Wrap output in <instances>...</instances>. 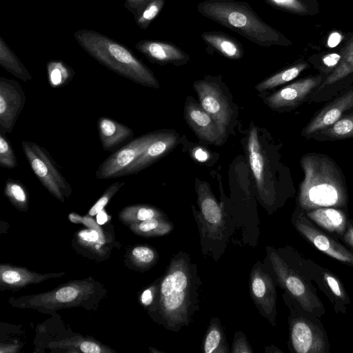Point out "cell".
Returning <instances> with one entry per match:
<instances>
[{"instance_id":"obj_1","label":"cell","mask_w":353,"mask_h":353,"mask_svg":"<svg viewBox=\"0 0 353 353\" xmlns=\"http://www.w3.org/2000/svg\"><path fill=\"white\" fill-rule=\"evenodd\" d=\"M201 285L190 255L182 250L173 255L159 285L157 310L164 327L177 332L189 325L199 309Z\"/></svg>"},{"instance_id":"obj_2","label":"cell","mask_w":353,"mask_h":353,"mask_svg":"<svg viewBox=\"0 0 353 353\" xmlns=\"http://www.w3.org/2000/svg\"><path fill=\"white\" fill-rule=\"evenodd\" d=\"M197 11L208 18L263 47L289 46L290 41L263 21L245 1L205 0Z\"/></svg>"},{"instance_id":"obj_3","label":"cell","mask_w":353,"mask_h":353,"mask_svg":"<svg viewBox=\"0 0 353 353\" xmlns=\"http://www.w3.org/2000/svg\"><path fill=\"white\" fill-rule=\"evenodd\" d=\"M301 165L305 177L300 185L299 205L305 211L319 208H342L347 195L341 175L334 162L318 154L304 155Z\"/></svg>"},{"instance_id":"obj_4","label":"cell","mask_w":353,"mask_h":353,"mask_svg":"<svg viewBox=\"0 0 353 353\" xmlns=\"http://www.w3.org/2000/svg\"><path fill=\"white\" fill-rule=\"evenodd\" d=\"M74 37L85 52L109 70L137 84L159 88L152 71L123 44L88 29L76 31Z\"/></svg>"},{"instance_id":"obj_5","label":"cell","mask_w":353,"mask_h":353,"mask_svg":"<svg viewBox=\"0 0 353 353\" xmlns=\"http://www.w3.org/2000/svg\"><path fill=\"white\" fill-rule=\"evenodd\" d=\"M198 205L200 214L194 212L203 247V252H212L216 259L224 252L229 237L235 227L228 223L222 208L211 192L206 182L196 185Z\"/></svg>"},{"instance_id":"obj_6","label":"cell","mask_w":353,"mask_h":353,"mask_svg":"<svg viewBox=\"0 0 353 353\" xmlns=\"http://www.w3.org/2000/svg\"><path fill=\"white\" fill-rule=\"evenodd\" d=\"M283 300L289 307V342L296 353H325L329 351L327 337L315 315L304 310L285 291Z\"/></svg>"},{"instance_id":"obj_7","label":"cell","mask_w":353,"mask_h":353,"mask_svg":"<svg viewBox=\"0 0 353 353\" xmlns=\"http://www.w3.org/2000/svg\"><path fill=\"white\" fill-rule=\"evenodd\" d=\"M267 257L278 284L306 312L316 316L324 314L322 302L305 277L296 270L281 249L267 246Z\"/></svg>"},{"instance_id":"obj_8","label":"cell","mask_w":353,"mask_h":353,"mask_svg":"<svg viewBox=\"0 0 353 353\" xmlns=\"http://www.w3.org/2000/svg\"><path fill=\"white\" fill-rule=\"evenodd\" d=\"M21 146L32 170L50 193L60 199L71 193L70 184L45 148L25 140L22 141Z\"/></svg>"},{"instance_id":"obj_9","label":"cell","mask_w":353,"mask_h":353,"mask_svg":"<svg viewBox=\"0 0 353 353\" xmlns=\"http://www.w3.org/2000/svg\"><path fill=\"white\" fill-rule=\"evenodd\" d=\"M267 268V264L260 261L253 265L249 279L250 294L260 314L275 326L278 282L275 274L272 276Z\"/></svg>"},{"instance_id":"obj_10","label":"cell","mask_w":353,"mask_h":353,"mask_svg":"<svg viewBox=\"0 0 353 353\" xmlns=\"http://www.w3.org/2000/svg\"><path fill=\"white\" fill-rule=\"evenodd\" d=\"M161 134V132H150L132 139L112 152L99 165L95 177L98 179H109L121 176L122 172Z\"/></svg>"},{"instance_id":"obj_11","label":"cell","mask_w":353,"mask_h":353,"mask_svg":"<svg viewBox=\"0 0 353 353\" xmlns=\"http://www.w3.org/2000/svg\"><path fill=\"white\" fill-rule=\"evenodd\" d=\"M292 223L298 232L318 250L337 261L353 266V253L315 227L303 212L294 214Z\"/></svg>"},{"instance_id":"obj_12","label":"cell","mask_w":353,"mask_h":353,"mask_svg":"<svg viewBox=\"0 0 353 353\" xmlns=\"http://www.w3.org/2000/svg\"><path fill=\"white\" fill-rule=\"evenodd\" d=\"M193 87L201 107L214 119L224 137L232 110L220 88L215 82L205 79L196 81Z\"/></svg>"},{"instance_id":"obj_13","label":"cell","mask_w":353,"mask_h":353,"mask_svg":"<svg viewBox=\"0 0 353 353\" xmlns=\"http://www.w3.org/2000/svg\"><path fill=\"white\" fill-rule=\"evenodd\" d=\"M26 95L19 83L4 77H0V132L10 133L21 113Z\"/></svg>"},{"instance_id":"obj_14","label":"cell","mask_w":353,"mask_h":353,"mask_svg":"<svg viewBox=\"0 0 353 353\" xmlns=\"http://www.w3.org/2000/svg\"><path fill=\"white\" fill-rule=\"evenodd\" d=\"M135 48L150 62L159 65H181L190 60V56L174 43L158 40H141Z\"/></svg>"},{"instance_id":"obj_15","label":"cell","mask_w":353,"mask_h":353,"mask_svg":"<svg viewBox=\"0 0 353 353\" xmlns=\"http://www.w3.org/2000/svg\"><path fill=\"white\" fill-rule=\"evenodd\" d=\"M321 82V77L300 79L270 95L266 103L274 109L294 107L303 101Z\"/></svg>"},{"instance_id":"obj_16","label":"cell","mask_w":353,"mask_h":353,"mask_svg":"<svg viewBox=\"0 0 353 353\" xmlns=\"http://www.w3.org/2000/svg\"><path fill=\"white\" fill-rule=\"evenodd\" d=\"M186 121L196 134L202 140L214 145L221 144L223 137L214 119L193 101L185 107Z\"/></svg>"},{"instance_id":"obj_17","label":"cell","mask_w":353,"mask_h":353,"mask_svg":"<svg viewBox=\"0 0 353 353\" xmlns=\"http://www.w3.org/2000/svg\"><path fill=\"white\" fill-rule=\"evenodd\" d=\"M353 107V90L336 99L323 108L306 125L303 136L319 132L334 124L347 110Z\"/></svg>"},{"instance_id":"obj_18","label":"cell","mask_w":353,"mask_h":353,"mask_svg":"<svg viewBox=\"0 0 353 353\" xmlns=\"http://www.w3.org/2000/svg\"><path fill=\"white\" fill-rule=\"evenodd\" d=\"M97 128L102 148L110 152L126 145L134 137V132L130 127L108 117L99 118Z\"/></svg>"},{"instance_id":"obj_19","label":"cell","mask_w":353,"mask_h":353,"mask_svg":"<svg viewBox=\"0 0 353 353\" xmlns=\"http://www.w3.org/2000/svg\"><path fill=\"white\" fill-rule=\"evenodd\" d=\"M177 136L172 133H161L146 150L121 174V176L135 174L171 150L177 143Z\"/></svg>"},{"instance_id":"obj_20","label":"cell","mask_w":353,"mask_h":353,"mask_svg":"<svg viewBox=\"0 0 353 353\" xmlns=\"http://www.w3.org/2000/svg\"><path fill=\"white\" fill-rule=\"evenodd\" d=\"M249 161L255 179L259 194L265 203H270V194L265 185V162L259 141L257 129L252 128L248 137Z\"/></svg>"},{"instance_id":"obj_21","label":"cell","mask_w":353,"mask_h":353,"mask_svg":"<svg viewBox=\"0 0 353 353\" xmlns=\"http://www.w3.org/2000/svg\"><path fill=\"white\" fill-rule=\"evenodd\" d=\"M206 46V50L212 54L214 52L232 60L243 57L244 51L242 44L234 37L221 31H207L201 34Z\"/></svg>"},{"instance_id":"obj_22","label":"cell","mask_w":353,"mask_h":353,"mask_svg":"<svg viewBox=\"0 0 353 353\" xmlns=\"http://www.w3.org/2000/svg\"><path fill=\"white\" fill-rule=\"evenodd\" d=\"M305 214L318 226L339 238L343 236L349 223L345 213L336 208H319L307 211Z\"/></svg>"},{"instance_id":"obj_23","label":"cell","mask_w":353,"mask_h":353,"mask_svg":"<svg viewBox=\"0 0 353 353\" xmlns=\"http://www.w3.org/2000/svg\"><path fill=\"white\" fill-rule=\"evenodd\" d=\"M0 65L18 79L28 81L32 79V75L0 36Z\"/></svg>"},{"instance_id":"obj_24","label":"cell","mask_w":353,"mask_h":353,"mask_svg":"<svg viewBox=\"0 0 353 353\" xmlns=\"http://www.w3.org/2000/svg\"><path fill=\"white\" fill-rule=\"evenodd\" d=\"M203 352L205 353H228V345L223 329L219 319H211L203 343Z\"/></svg>"},{"instance_id":"obj_25","label":"cell","mask_w":353,"mask_h":353,"mask_svg":"<svg viewBox=\"0 0 353 353\" xmlns=\"http://www.w3.org/2000/svg\"><path fill=\"white\" fill-rule=\"evenodd\" d=\"M352 73H353V37L343 48L338 65L327 77L320 89L325 85H331Z\"/></svg>"},{"instance_id":"obj_26","label":"cell","mask_w":353,"mask_h":353,"mask_svg":"<svg viewBox=\"0 0 353 353\" xmlns=\"http://www.w3.org/2000/svg\"><path fill=\"white\" fill-rule=\"evenodd\" d=\"M46 69L49 85L53 88L68 85L75 74L73 68L61 60L48 61Z\"/></svg>"},{"instance_id":"obj_27","label":"cell","mask_w":353,"mask_h":353,"mask_svg":"<svg viewBox=\"0 0 353 353\" xmlns=\"http://www.w3.org/2000/svg\"><path fill=\"white\" fill-rule=\"evenodd\" d=\"M307 66L305 63L292 65L261 81L255 88L262 92L284 84L295 79Z\"/></svg>"},{"instance_id":"obj_28","label":"cell","mask_w":353,"mask_h":353,"mask_svg":"<svg viewBox=\"0 0 353 353\" xmlns=\"http://www.w3.org/2000/svg\"><path fill=\"white\" fill-rule=\"evenodd\" d=\"M165 5V0H152L134 14L137 25L146 30Z\"/></svg>"},{"instance_id":"obj_29","label":"cell","mask_w":353,"mask_h":353,"mask_svg":"<svg viewBox=\"0 0 353 353\" xmlns=\"http://www.w3.org/2000/svg\"><path fill=\"white\" fill-rule=\"evenodd\" d=\"M319 132L333 139L353 137V112L341 118L332 125Z\"/></svg>"},{"instance_id":"obj_30","label":"cell","mask_w":353,"mask_h":353,"mask_svg":"<svg viewBox=\"0 0 353 353\" xmlns=\"http://www.w3.org/2000/svg\"><path fill=\"white\" fill-rule=\"evenodd\" d=\"M0 165L2 168L13 169L18 165L17 157L12 144L6 136L0 132Z\"/></svg>"},{"instance_id":"obj_31","label":"cell","mask_w":353,"mask_h":353,"mask_svg":"<svg viewBox=\"0 0 353 353\" xmlns=\"http://www.w3.org/2000/svg\"><path fill=\"white\" fill-rule=\"evenodd\" d=\"M5 194L17 203L23 205L28 200V193L19 181L9 178L6 183Z\"/></svg>"},{"instance_id":"obj_32","label":"cell","mask_w":353,"mask_h":353,"mask_svg":"<svg viewBox=\"0 0 353 353\" xmlns=\"http://www.w3.org/2000/svg\"><path fill=\"white\" fill-rule=\"evenodd\" d=\"M323 279L326 283L325 287L332 294L333 298H336L345 304L349 303V297L339 279L328 272H322Z\"/></svg>"},{"instance_id":"obj_33","label":"cell","mask_w":353,"mask_h":353,"mask_svg":"<svg viewBox=\"0 0 353 353\" xmlns=\"http://www.w3.org/2000/svg\"><path fill=\"white\" fill-rule=\"evenodd\" d=\"M125 184V181H117L108 187L104 194L97 201V202L92 207L89 211L90 216L97 214L101 211L108 203L110 197L114 195L122 186Z\"/></svg>"},{"instance_id":"obj_34","label":"cell","mask_w":353,"mask_h":353,"mask_svg":"<svg viewBox=\"0 0 353 353\" xmlns=\"http://www.w3.org/2000/svg\"><path fill=\"white\" fill-rule=\"evenodd\" d=\"M230 352L232 353H250L253 350L249 345L245 335L242 332H236L232 343Z\"/></svg>"},{"instance_id":"obj_35","label":"cell","mask_w":353,"mask_h":353,"mask_svg":"<svg viewBox=\"0 0 353 353\" xmlns=\"http://www.w3.org/2000/svg\"><path fill=\"white\" fill-rule=\"evenodd\" d=\"M132 255L139 262L150 264L155 259L154 252L148 247H137L132 250Z\"/></svg>"},{"instance_id":"obj_36","label":"cell","mask_w":353,"mask_h":353,"mask_svg":"<svg viewBox=\"0 0 353 353\" xmlns=\"http://www.w3.org/2000/svg\"><path fill=\"white\" fill-rule=\"evenodd\" d=\"M133 210L136 212L137 219L142 221L153 218H162L163 216L158 210L148 206L136 208Z\"/></svg>"},{"instance_id":"obj_37","label":"cell","mask_w":353,"mask_h":353,"mask_svg":"<svg viewBox=\"0 0 353 353\" xmlns=\"http://www.w3.org/2000/svg\"><path fill=\"white\" fill-rule=\"evenodd\" d=\"M78 295L77 290L72 287H65L56 293V299L60 302H70L74 300Z\"/></svg>"},{"instance_id":"obj_38","label":"cell","mask_w":353,"mask_h":353,"mask_svg":"<svg viewBox=\"0 0 353 353\" xmlns=\"http://www.w3.org/2000/svg\"><path fill=\"white\" fill-rule=\"evenodd\" d=\"M152 0H125L124 7L133 14Z\"/></svg>"},{"instance_id":"obj_39","label":"cell","mask_w":353,"mask_h":353,"mask_svg":"<svg viewBox=\"0 0 353 353\" xmlns=\"http://www.w3.org/2000/svg\"><path fill=\"white\" fill-rule=\"evenodd\" d=\"M341 239L353 249V220L349 221L347 228Z\"/></svg>"},{"instance_id":"obj_40","label":"cell","mask_w":353,"mask_h":353,"mask_svg":"<svg viewBox=\"0 0 353 353\" xmlns=\"http://www.w3.org/2000/svg\"><path fill=\"white\" fill-rule=\"evenodd\" d=\"M2 279L8 283H14L21 279V276L17 272L8 270L2 274Z\"/></svg>"},{"instance_id":"obj_41","label":"cell","mask_w":353,"mask_h":353,"mask_svg":"<svg viewBox=\"0 0 353 353\" xmlns=\"http://www.w3.org/2000/svg\"><path fill=\"white\" fill-rule=\"evenodd\" d=\"M80 349L85 353H99L101 349L99 345L92 342L85 341L81 344Z\"/></svg>"},{"instance_id":"obj_42","label":"cell","mask_w":353,"mask_h":353,"mask_svg":"<svg viewBox=\"0 0 353 353\" xmlns=\"http://www.w3.org/2000/svg\"><path fill=\"white\" fill-rule=\"evenodd\" d=\"M79 236L82 239L90 242L96 241L99 238L98 233L94 230L81 231Z\"/></svg>"},{"instance_id":"obj_43","label":"cell","mask_w":353,"mask_h":353,"mask_svg":"<svg viewBox=\"0 0 353 353\" xmlns=\"http://www.w3.org/2000/svg\"><path fill=\"white\" fill-rule=\"evenodd\" d=\"M154 299L153 292L151 289L145 290L141 294V301L145 305L152 303Z\"/></svg>"},{"instance_id":"obj_44","label":"cell","mask_w":353,"mask_h":353,"mask_svg":"<svg viewBox=\"0 0 353 353\" xmlns=\"http://www.w3.org/2000/svg\"><path fill=\"white\" fill-rule=\"evenodd\" d=\"M108 221L106 213L102 210L97 214V222L99 225L104 224Z\"/></svg>"}]
</instances>
